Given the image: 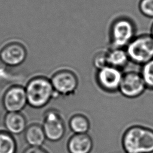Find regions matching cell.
I'll list each match as a JSON object with an SVG mask.
<instances>
[{"mask_svg":"<svg viewBox=\"0 0 153 153\" xmlns=\"http://www.w3.org/2000/svg\"><path fill=\"white\" fill-rule=\"evenodd\" d=\"M121 143L126 153H153V130L141 126L130 127Z\"/></svg>","mask_w":153,"mask_h":153,"instance_id":"6da1fadb","label":"cell"},{"mask_svg":"<svg viewBox=\"0 0 153 153\" xmlns=\"http://www.w3.org/2000/svg\"><path fill=\"white\" fill-rule=\"evenodd\" d=\"M136 25L126 15H119L111 21L108 31L109 47L124 48L137 35Z\"/></svg>","mask_w":153,"mask_h":153,"instance_id":"7a4b0ae2","label":"cell"},{"mask_svg":"<svg viewBox=\"0 0 153 153\" xmlns=\"http://www.w3.org/2000/svg\"><path fill=\"white\" fill-rule=\"evenodd\" d=\"M25 91L27 103L35 108L46 105L56 93L51 81L42 76L30 79L25 87Z\"/></svg>","mask_w":153,"mask_h":153,"instance_id":"3957f363","label":"cell"},{"mask_svg":"<svg viewBox=\"0 0 153 153\" xmlns=\"http://www.w3.org/2000/svg\"><path fill=\"white\" fill-rule=\"evenodd\" d=\"M126 50L130 62L142 66L153 59V37L150 33L137 35Z\"/></svg>","mask_w":153,"mask_h":153,"instance_id":"277c9868","label":"cell"},{"mask_svg":"<svg viewBox=\"0 0 153 153\" xmlns=\"http://www.w3.org/2000/svg\"><path fill=\"white\" fill-rule=\"evenodd\" d=\"M146 88L140 73L130 71L123 73L118 91L123 96L133 99L142 95Z\"/></svg>","mask_w":153,"mask_h":153,"instance_id":"5b68a950","label":"cell"},{"mask_svg":"<svg viewBox=\"0 0 153 153\" xmlns=\"http://www.w3.org/2000/svg\"><path fill=\"white\" fill-rule=\"evenodd\" d=\"M57 94L63 96L73 94L78 86V79L72 71L62 69L55 73L50 79Z\"/></svg>","mask_w":153,"mask_h":153,"instance_id":"8992f818","label":"cell"},{"mask_svg":"<svg viewBox=\"0 0 153 153\" xmlns=\"http://www.w3.org/2000/svg\"><path fill=\"white\" fill-rule=\"evenodd\" d=\"M123 75L122 70L108 65L97 70L96 82L103 90L110 93L115 92L118 91Z\"/></svg>","mask_w":153,"mask_h":153,"instance_id":"52a82bcc","label":"cell"},{"mask_svg":"<svg viewBox=\"0 0 153 153\" xmlns=\"http://www.w3.org/2000/svg\"><path fill=\"white\" fill-rule=\"evenodd\" d=\"M42 128L46 138L50 141L60 140L65 133L64 121L59 112L55 110H50L46 112Z\"/></svg>","mask_w":153,"mask_h":153,"instance_id":"ba28073f","label":"cell"},{"mask_svg":"<svg viewBox=\"0 0 153 153\" xmlns=\"http://www.w3.org/2000/svg\"><path fill=\"white\" fill-rule=\"evenodd\" d=\"M27 51L24 45L17 42L5 44L0 50V60L5 65L17 66L26 59Z\"/></svg>","mask_w":153,"mask_h":153,"instance_id":"9c48e42d","label":"cell"},{"mask_svg":"<svg viewBox=\"0 0 153 153\" xmlns=\"http://www.w3.org/2000/svg\"><path fill=\"white\" fill-rule=\"evenodd\" d=\"M3 106L8 112H20L27 103L25 88L21 86H13L5 93Z\"/></svg>","mask_w":153,"mask_h":153,"instance_id":"30bf717a","label":"cell"},{"mask_svg":"<svg viewBox=\"0 0 153 153\" xmlns=\"http://www.w3.org/2000/svg\"><path fill=\"white\" fill-rule=\"evenodd\" d=\"M93 147V140L88 133L74 134L69 138L67 143L69 153H90Z\"/></svg>","mask_w":153,"mask_h":153,"instance_id":"8fae6325","label":"cell"},{"mask_svg":"<svg viewBox=\"0 0 153 153\" xmlns=\"http://www.w3.org/2000/svg\"><path fill=\"white\" fill-rule=\"evenodd\" d=\"M4 126L11 134H19L26 130V121L20 112H7L4 118Z\"/></svg>","mask_w":153,"mask_h":153,"instance_id":"7c38bea8","label":"cell"},{"mask_svg":"<svg viewBox=\"0 0 153 153\" xmlns=\"http://www.w3.org/2000/svg\"><path fill=\"white\" fill-rule=\"evenodd\" d=\"M107 58L109 66L120 70L124 69L130 62L124 48L109 47L107 49Z\"/></svg>","mask_w":153,"mask_h":153,"instance_id":"4fadbf2b","label":"cell"},{"mask_svg":"<svg viewBox=\"0 0 153 153\" xmlns=\"http://www.w3.org/2000/svg\"><path fill=\"white\" fill-rule=\"evenodd\" d=\"M25 138L30 146H41L46 139L42 127L32 124L25 130Z\"/></svg>","mask_w":153,"mask_h":153,"instance_id":"5bb4252c","label":"cell"},{"mask_svg":"<svg viewBox=\"0 0 153 153\" xmlns=\"http://www.w3.org/2000/svg\"><path fill=\"white\" fill-rule=\"evenodd\" d=\"M69 126L74 134H86L90 130V123L85 115L77 114L71 117Z\"/></svg>","mask_w":153,"mask_h":153,"instance_id":"9a60e30c","label":"cell"},{"mask_svg":"<svg viewBox=\"0 0 153 153\" xmlns=\"http://www.w3.org/2000/svg\"><path fill=\"white\" fill-rule=\"evenodd\" d=\"M17 145L8 132L0 131V153H16Z\"/></svg>","mask_w":153,"mask_h":153,"instance_id":"2e32d148","label":"cell"},{"mask_svg":"<svg viewBox=\"0 0 153 153\" xmlns=\"http://www.w3.org/2000/svg\"><path fill=\"white\" fill-rule=\"evenodd\" d=\"M140 73L146 88L153 90V59L142 66Z\"/></svg>","mask_w":153,"mask_h":153,"instance_id":"e0dca14e","label":"cell"},{"mask_svg":"<svg viewBox=\"0 0 153 153\" xmlns=\"http://www.w3.org/2000/svg\"><path fill=\"white\" fill-rule=\"evenodd\" d=\"M92 63L97 70L108 66L107 50H101L95 53L92 59Z\"/></svg>","mask_w":153,"mask_h":153,"instance_id":"ac0fdd59","label":"cell"},{"mask_svg":"<svg viewBox=\"0 0 153 153\" xmlns=\"http://www.w3.org/2000/svg\"><path fill=\"white\" fill-rule=\"evenodd\" d=\"M138 8L143 16L153 19V0H139Z\"/></svg>","mask_w":153,"mask_h":153,"instance_id":"d6986e66","label":"cell"},{"mask_svg":"<svg viewBox=\"0 0 153 153\" xmlns=\"http://www.w3.org/2000/svg\"><path fill=\"white\" fill-rule=\"evenodd\" d=\"M23 153H48L41 146H30L27 148Z\"/></svg>","mask_w":153,"mask_h":153,"instance_id":"ffe728a7","label":"cell"},{"mask_svg":"<svg viewBox=\"0 0 153 153\" xmlns=\"http://www.w3.org/2000/svg\"><path fill=\"white\" fill-rule=\"evenodd\" d=\"M149 33L153 37V22H152V23L151 25V29H150V33Z\"/></svg>","mask_w":153,"mask_h":153,"instance_id":"44dd1931","label":"cell"}]
</instances>
